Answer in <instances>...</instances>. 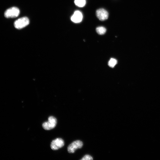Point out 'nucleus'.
<instances>
[{
  "label": "nucleus",
  "instance_id": "nucleus-2",
  "mask_svg": "<svg viewBox=\"0 0 160 160\" xmlns=\"http://www.w3.org/2000/svg\"><path fill=\"white\" fill-rule=\"evenodd\" d=\"M20 13V10L18 8L13 7L7 9L5 11L4 16L5 17L7 18H15L17 17Z\"/></svg>",
  "mask_w": 160,
  "mask_h": 160
},
{
  "label": "nucleus",
  "instance_id": "nucleus-7",
  "mask_svg": "<svg viewBox=\"0 0 160 160\" xmlns=\"http://www.w3.org/2000/svg\"><path fill=\"white\" fill-rule=\"evenodd\" d=\"M83 15L82 13L79 11H75L71 18V21L74 23H77L82 22Z\"/></svg>",
  "mask_w": 160,
  "mask_h": 160
},
{
  "label": "nucleus",
  "instance_id": "nucleus-8",
  "mask_svg": "<svg viewBox=\"0 0 160 160\" xmlns=\"http://www.w3.org/2000/svg\"><path fill=\"white\" fill-rule=\"evenodd\" d=\"M74 3L77 6L79 7H83L86 4V0H75Z\"/></svg>",
  "mask_w": 160,
  "mask_h": 160
},
{
  "label": "nucleus",
  "instance_id": "nucleus-6",
  "mask_svg": "<svg viewBox=\"0 0 160 160\" xmlns=\"http://www.w3.org/2000/svg\"><path fill=\"white\" fill-rule=\"evenodd\" d=\"M96 15L97 17L101 21L107 20L109 17V13L108 12L103 8L98 9L96 11Z\"/></svg>",
  "mask_w": 160,
  "mask_h": 160
},
{
  "label": "nucleus",
  "instance_id": "nucleus-4",
  "mask_svg": "<svg viewBox=\"0 0 160 160\" xmlns=\"http://www.w3.org/2000/svg\"><path fill=\"white\" fill-rule=\"evenodd\" d=\"M83 146L82 141L80 140H77L73 142L69 146L67 150L70 153H74L75 150L78 149H81Z\"/></svg>",
  "mask_w": 160,
  "mask_h": 160
},
{
  "label": "nucleus",
  "instance_id": "nucleus-1",
  "mask_svg": "<svg viewBox=\"0 0 160 160\" xmlns=\"http://www.w3.org/2000/svg\"><path fill=\"white\" fill-rule=\"evenodd\" d=\"M57 123L56 119L54 116H51L48 118V121L43 123L42 126L43 129L46 130H50L56 126Z\"/></svg>",
  "mask_w": 160,
  "mask_h": 160
},
{
  "label": "nucleus",
  "instance_id": "nucleus-5",
  "mask_svg": "<svg viewBox=\"0 0 160 160\" xmlns=\"http://www.w3.org/2000/svg\"><path fill=\"white\" fill-rule=\"evenodd\" d=\"M65 145V142L61 138H57L51 142V147L54 150H57L62 147Z\"/></svg>",
  "mask_w": 160,
  "mask_h": 160
},
{
  "label": "nucleus",
  "instance_id": "nucleus-9",
  "mask_svg": "<svg viewBox=\"0 0 160 160\" xmlns=\"http://www.w3.org/2000/svg\"><path fill=\"white\" fill-rule=\"evenodd\" d=\"M106 29L103 26H99L96 29V31L100 35L104 34L106 32Z\"/></svg>",
  "mask_w": 160,
  "mask_h": 160
},
{
  "label": "nucleus",
  "instance_id": "nucleus-11",
  "mask_svg": "<svg viewBox=\"0 0 160 160\" xmlns=\"http://www.w3.org/2000/svg\"><path fill=\"white\" fill-rule=\"evenodd\" d=\"M93 159V157L89 155H86L81 159V160H92Z\"/></svg>",
  "mask_w": 160,
  "mask_h": 160
},
{
  "label": "nucleus",
  "instance_id": "nucleus-3",
  "mask_svg": "<svg viewBox=\"0 0 160 160\" xmlns=\"http://www.w3.org/2000/svg\"><path fill=\"white\" fill-rule=\"evenodd\" d=\"M29 23V21L26 17H23L16 21L14 23L15 28L18 29H21L27 26Z\"/></svg>",
  "mask_w": 160,
  "mask_h": 160
},
{
  "label": "nucleus",
  "instance_id": "nucleus-10",
  "mask_svg": "<svg viewBox=\"0 0 160 160\" xmlns=\"http://www.w3.org/2000/svg\"><path fill=\"white\" fill-rule=\"evenodd\" d=\"M117 63V61L113 58H111L108 62V65L111 67L113 68Z\"/></svg>",
  "mask_w": 160,
  "mask_h": 160
}]
</instances>
